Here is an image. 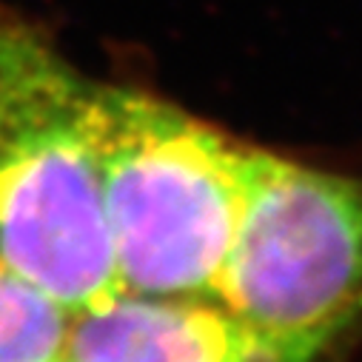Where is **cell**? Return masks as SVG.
<instances>
[{
  "label": "cell",
  "mask_w": 362,
  "mask_h": 362,
  "mask_svg": "<svg viewBox=\"0 0 362 362\" xmlns=\"http://www.w3.org/2000/svg\"><path fill=\"white\" fill-rule=\"evenodd\" d=\"M74 311L0 259V362H63Z\"/></svg>",
  "instance_id": "cell-5"
},
{
  "label": "cell",
  "mask_w": 362,
  "mask_h": 362,
  "mask_svg": "<svg viewBox=\"0 0 362 362\" xmlns=\"http://www.w3.org/2000/svg\"><path fill=\"white\" fill-rule=\"evenodd\" d=\"M337 348L259 325L217 297L117 291L74 314L63 362H334Z\"/></svg>",
  "instance_id": "cell-4"
},
{
  "label": "cell",
  "mask_w": 362,
  "mask_h": 362,
  "mask_svg": "<svg viewBox=\"0 0 362 362\" xmlns=\"http://www.w3.org/2000/svg\"><path fill=\"white\" fill-rule=\"evenodd\" d=\"M217 300L259 325L339 345L362 322V177L248 148Z\"/></svg>",
  "instance_id": "cell-3"
},
{
  "label": "cell",
  "mask_w": 362,
  "mask_h": 362,
  "mask_svg": "<svg viewBox=\"0 0 362 362\" xmlns=\"http://www.w3.org/2000/svg\"><path fill=\"white\" fill-rule=\"evenodd\" d=\"M88 80L32 21L0 9V259L92 308L120 291L92 148Z\"/></svg>",
  "instance_id": "cell-2"
},
{
  "label": "cell",
  "mask_w": 362,
  "mask_h": 362,
  "mask_svg": "<svg viewBox=\"0 0 362 362\" xmlns=\"http://www.w3.org/2000/svg\"><path fill=\"white\" fill-rule=\"evenodd\" d=\"M92 148L120 291L217 297L251 146L140 88L95 83Z\"/></svg>",
  "instance_id": "cell-1"
}]
</instances>
